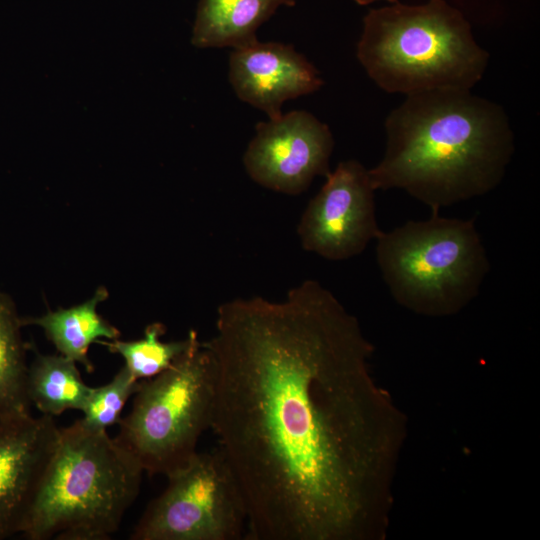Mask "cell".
<instances>
[{
	"label": "cell",
	"instance_id": "obj_14",
	"mask_svg": "<svg viewBox=\"0 0 540 540\" xmlns=\"http://www.w3.org/2000/svg\"><path fill=\"white\" fill-rule=\"evenodd\" d=\"M91 389L76 362L61 354L37 353L28 367L27 396L43 415L54 417L70 409L82 411Z\"/></svg>",
	"mask_w": 540,
	"mask_h": 540
},
{
	"label": "cell",
	"instance_id": "obj_12",
	"mask_svg": "<svg viewBox=\"0 0 540 540\" xmlns=\"http://www.w3.org/2000/svg\"><path fill=\"white\" fill-rule=\"evenodd\" d=\"M296 0H199L191 43L198 48L232 49L256 42L258 28L280 6Z\"/></svg>",
	"mask_w": 540,
	"mask_h": 540
},
{
	"label": "cell",
	"instance_id": "obj_15",
	"mask_svg": "<svg viewBox=\"0 0 540 540\" xmlns=\"http://www.w3.org/2000/svg\"><path fill=\"white\" fill-rule=\"evenodd\" d=\"M22 327L12 298L0 291V421L31 415Z\"/></svg>",
	"mask_w": 540,
	"mask_h": 540
},
{
	"label": "cell",
	"instance_id": "obj_5",
	"mask_svg": "<svg viewBox=\"0 0 540 540\" xmlns=\"http://www.w3.org/2000/svg\"><path fill=\"white\" fill-rule=\"evenodd\" d=\"M376 260L392 297L422 315L459 312L478 294L490 270L472 219L409 220L376 237Z\"/></svg>",
	"mask_w": 540,
	"mask_h": 540
},
{
	"label": "cell",
	"instance_id": "obj_16",
	"mask_svg": "<svg viewBox=\"0 0 540 540\" xmlns=\"http://www.w3.org/2000/svg\"><path fill=\"white\" fill-rule=\"evenodd\" d=\"M166 327L160 322L149 324L142 338L131 341L98 340L110 352L119 354L125 360V367L137 380L150 379L168 369L194 342L198 335L191 330L179 341L164 342L161 337Z\"/></svg>",
	"mask_w": 540,
	"mask_h": 540
},
{
	"label": "cell",
	"instance_id": "obj_7",
	"mask_svg": "<svg viewBox=\"0 0 540 540\" xmlns=\"http://www.w3.org/2000/svg\"><path fill=\"white\" fill-rule=\"evenodd\" d=\"M166 489L136 524L132 540H239L247 523L244 498L222 451L197 452L166 476Z\"/></svg>",
	"mask_w": 540,
	"mask_h": 540
},
{
	"label": "cell",
	"instance_id": "obj_6",
	"mask_svg": "<svg viewBox=\"0 0 540 540\" xmlns=\"http://www.w3.org/2000/svg\"><path fill=\"white\" fill-rule=\"evenodd\" d=\"M216 389L212 352L198 338L165 371L140 381L115 440L149 475H169L198 452Z\"/></svg>",
	"mask_w": 540,
	"mask_h": 540
},
{
	"label": "cell",
	"instance_id": "obj_3",
	"mask_svg": "<svg viewBox=\"0 0 540 540\" xmlns=\"http://www.w3.org/2000/svg\"><path fill=\"white\" fill-rule=\"evenodd\" d=\"M143 472L107 431L80 420L60 428L19 534L28 540H108L136 500Z\"/></svg>",
	"mask_w": 540,
	"mask_h": 540
},
{
	"label": "cell",
	"instance_id": "obj_17",
	"mask_svg": "<svg viewBox=\"0 0 540 540\" xmlns=\"http://www.w3.org/2000/svg\"><path fill=\"white\" fill-rule=\"evenodd\" d=\"M139 383L123 366L110 382L92 387L81 411L84 416L79 419L80 422L95 431H107V428L119 424L122 410L130 397L134 396Z\"/></svg>",
	"mask_w": 540,
	"mask_h": 540
},
{
	"label": "cell",
	"instance_id": "obj_8",
	"mask_svg": "<svg viewBox=\"0 0 540 540\" xmlns=\"http://www.w3.org/2000/svg\"><path fill=\"white\" fill-rule=\"evenodd\" d=\"M374 191L360 162H340L301 216L297 232L303 249L333 261L361 254L381 231Z\"/></svg>",
	"mask_w": 540,
	"mask_h": 540
},
{
	"label": "cell",
	"instance_id": "obj_11",
	"mask_svg": "<svg viewBox=\"0 0 540 540\" xmlns=\"http://www.w3.org/2000/svg\"><path fill=\"white\" fill-rule=\"evenodd\" d=\"M229 81L240 100L269 119L283 114L285 101L311 94L324 84L316 67L292 45L258 40L232 50Z\"/></svg>",
	"mask_w": 540,
	"mask_h": 540
},
{
	"label": "cell",
	"instance_id": "obj_10",
	"mask_svg": "<svg viewBox=\"0 0 540 540\" xmlns=\"http://www.w3.org/2000/svg\"><path fill=\"white\" fill-rule=\"evenodd\" d=\"M53 417L0 421V540L19 534L54 453Z\"/></svg>",
	"mask_w": 540,
	"mask_h": 540
},
{
	"label": "cell",
	"instance_id": "obj_9",
	"mask_svg": "<svg viewBox=\"0 0 540 540\" xmlns=\"http://www.w3.org/2000/svg\"><path fill=\"white\" fill-rule=\"evenodd\" d=\"M243 156L253 181L284 194L308 189L316 176L330 173L334 139L327 124L304 110L259 122Z\"/></svg>",
	"mask_w": 540,
	"mask_h": 540
},
{
	"label": "cell",
	"instance_id": "obj_18",
	"mask_svg": "<svg viewBox=\"0 0 540 540\" xmlns=\"http://www.w3.org/2000/svg\"><path fill=\"white\" fill-rule=\"evenodd\" d=\"M355 1L357 4L359 5H368V4H371V3H374V2H377V1H385L387 2L388 4H391V3H395L397 2L398 0H353Z\"/></svg>",
	"mask_w": 540,
	"mask_h": 540
},
{
	"label": "cell",
	"instance_id": "obj_13",
	"mask_svg": "<svg viewBox=\"0 0 540 540\" xmlns=\"http://www.w3.org/2000/svg\"><path fill=\"white\" fill-rule=\"evenodd\" d=\"M108 297V291L99 287L85 302L49 311L39 317H21L22 326L36 325L42 328L57 351L84 366L88 373L94 365L88 357L91 344L98 340H114L120 332L104 319L97 306Z\"/></svg>",
	"mask_w": 540,
	"mask_h": 540
},
{
	"label": "cell",
	"instance_id": "obj_4",
	"mask_svg": "<svg viewBox=\"0 0 540 540\" xmlns=\"http://www.w3.org/2000/svg\"><path fill=\"white\" fill-rule=\"evenodd\" d=\"M357 58L388 93L471 90L489 54L475 41L463 13L445 0L370 9L363 18Z\"/></svg>",
	"mask_w": 540,
	"mask_h": 540
},
{
	"label": "cell",
	"instance_id": "obj_2",
	"mask_svg": "<svg viewBox=\"0 0 540 540\" xmlns=\"http://www.w3.org/2000/svg\"><path fill=\"white\" fill-rule=\"evenodd\" d=\"M385 131L384 156L368 170L373 188L402 189L432 213L496 188L514 152L504 109L470 90L407 95Z\"/></svg>",
	"mask_w": 540,
	"mask_h": 540
},
{
	"label": "cell",
	"instance_id": "obj_1",
	"mask_svg": "<svg viewBox=\"0 0 540 540\" xmlns=\"http://www.w3.org/2000/svg\"><path fill=\"white\" fill-rule=\"evenodd\" d=\"M216 364L210 429L240 486L249 540L375 535L394 417L372 345L316 280L286 298H237L205 342Z\"/></svg>",
	"mask_w": 540,
	"mask_h": 540
}]
</instances>
